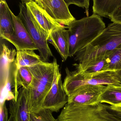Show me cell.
I'll return each mask as SVG.
<instances>
[{
    "mask_svg": "<svg viewBox=\"0 0 121 121\" xmlns=\"http://www.w3.org/2000/svg\"><path fill=\"white\" fill-rule=\"evenodd\" d=\"M29 94L27 88L21 87L16 100L10 101L9 112L15 121H30L29 105Z\"/></svg>",
    "mask_w": 121,
    "mask_h": 121,
    "instance_id": "12",
    "label": "cell"
},
{
    "mask_svg": "<svg viewBox=\"0 0 121 121\" xmlns=\"http://www.w3.org/2000/svg\"><path fill=\"white\" fill-rule=\"evenodd\" d=\"M67 6L74 4L80 7L85 8L87 16L89 15V8L90 0H63Z\"/></svg>",
    "mask_w": 121,
    "mask_h": 121,
    "instance_id": "23",
    "label": "cell"
},
{
    "mask_svg": "<svg viewBox=\"0 0 121 121\" xmlns=\"http://www.w3.org/2000/svg\"><path fill=\"white\" fill-rule=\"evenodd\" d=\"M30 117L33 121H58L53 117L51 111L45 109H42L37 113H31Z\"/></svg>",
    "mask_w": 121,
    "mask_h": 121,
    "instance_id": "22",
    "label": "cell"
},
{
    "mask_svg": "<svg viewBox=\"0 0 121 121\" xmlns=\"http://www.w3.org/2000/svg\"><path fill=\"white\" fill-rule=\"evenodd\" d=\"M76 68L77 70L90 74L109 70L108 63L106 57L92 60L82 67Z\"/></svg>",
    "mask_w": 121,
    "mask_h": 121,
    "instance_id": "20",
    "label": "cell"
},
{
    "mask_svg": "<svg viewBox=\"0 0 121 121\" xmlns=\"http://www.w3.org/2000/svg\"><path fill=\"white\" fill-rule=\"evenodd\" d=\"M66 28V26L63 25L56 28L53 30L48 40L54 46L63 61L69 57V36Z\"/></svg>",
    "mask_w": 121,
    "mask_h": 121,
    "instance_id": "13",
    "label": "cell"
},
{
    "mask_svg": "<svg viewBox=\"0 0 121 121\" xmlns=\"http://www.w3.org/2000/svg\"><path fill=\"white\" fill-rule=\"evenodd\" d=\"M10 74L12 79V85L15 95V100L18 96L19 87L27 88L32 81V73L27 67L16 68L11 65Z\"/></svg>",
    "mask_w": 121,
    "mask_h": 121,
    "instance_id": "15",
    "label": "cell"
},
{
    "mask_svg": "<svg viewBox=\"0 0 121 121\" xmlns=\"http://www.w3.org/2000/svg\"><path fill=\"white\" fill-rule=\"evenodd\" d=\"M121 44V23L109 24L90 44L74 55L77 68L92 60L105 57L108 53Z\"/></svg>",
    "mask_w": 121,
    "mask_h": 121,
    "instance_id": "1",
    "label": "cell"
},
{
    "mask_svg": "<svg viewBox=\"0 0 121 121\" xmlns=\"http://www.w3.org/2000/svg\"><path fill=\"white\" fill-rule=\"evenodd\" d=\"M9 121H15L14 117L11 114H10V117L9 118Z\"/></svg>",
    "mask_w": 121,
    "mask_h": 121,
    "instance_id": "28",
    "label": "cell"
},
{
    "mask_svg": "<svg viewBox=\"0 0 121 121\" xmlns=\"http://www.w3.org/2000/svg\"><path fill=\"white\" fill-rule=\"evenodd\" d=\"M99 102L112 106L121 105V84L107 85L99 97Z\"/></svg>",
    "mask_w": 121,
    "mask_h": 121,
    "instance_id": "19",
    "label": "cell"
},
{
    "mask_svg": "<svg viewBox=\"0 0 121 121\" xmlns=\"http://www.w3.org/2000/svg\"><path fill=\"white\" fill-rule=\"evenodd\" d=\"M57 60L52 62L42 61L37 65L28 67L33 76L28 88L30 113L41 110L43 104L54 82Z\"/></svg>",
    "mask_w": 121,
    "mask_h": 121,
    "instance_id": "2",
    "label": "cell"
},
{
    "mask_svg": "<svg viewBox=\"0 0 121 121\" xmlns=\"http://www.w3.org/2000/svg\"><path fill=\"white\" fill-rule=\"evenodd\" d=\"M36 2L62 25L68 26L76 20L63 0H38Z\"/></svg>",
    "mask_w": 121,
    "mask_h": 121,
    "instance_id": "10",
    "label": "cell"
},
{
    "mask_svg": "<svg viewBox=\"0 0 121 121\" xmlns=\"http://www.w3.org/2000/svg\"><path fill=\"white\" fill-rule=\"evenodd\" d=\"M10 11L14 24V31L13 35L5 40L12 44L17 51L38 50L37 48L20 18L14 15L10 9Z\"/></svg>",
    "mask_w": 121,
    "mask_h": 121,
    "instance_id": "8",
    "label": "cell"
},
{
    "mask_svg": "<svg viewBox=\"0 0 121 121\" xmlns=\"http://www.w3.org/2000/svg\"><path fill=\"white\" fill-rule=\"evenodd\" d=\"M25 5L29 14L45 32L48 40L53 30L62 26L53 18L36 1H31Z\"/></svg>",
    "mask_w": 121,
    "mask_h": 121,
    "instance_id": "11",
    "label": "cell"
},
{
    "mask_svg": "<svg viewBox=\"0 0 121 121\" xmlns=\"http://www.w3.org/2000/svg\"><path fill=\"white\" fill-rule=\"evenodd\" d=\"M8 110L5 103L0 104V121H9Z\"/></svg>",
    "mask_w": 121,
    "mask_h": 121,
    "instance_id": "24",
    "label": "cell"
},
{
    "mask_svg": "<svg viewBox=\"0 0 121 121\" xmlns=\"http://www.w3.org/2000/svg\"><path fill=\"white\" fill-rule=\"evenodd\" d=\"M68 102L67 96L63 86L62 75L57 62L55 64L54 82L45 97L42 109H49L52 112H59Z\"/></svg>",
    "mask_w": 121,
    "mask_h": 121,
    "instance_id": "7",
    "label": "cell"
},
{
    "mask_svg": "<svg viewBox=\"0 0 121 121\" xmlns=\"http://www.w3.org/2000/svg\"><path fill=\"white\" fill-rule=\"evenodd\" d=\"M112 75L117 82L121 84V69L113 71Z\"/></svg>",
    "mask_w": 121,
    "mask_h": 121,
    "instance_id": "26",
    "label": "cell"
},
{
    "mask_svg": "<svg viewBox=\"0 0 121 121\" xmlns=\"http://www.w3.org/2000/svg\"><path fill=\"white\" fill-rule=\"evenodd\" d=\"M93 12L99 16L109 17L121 5V0H93Z\"/></svg>",
    "mask_w": 121,
    "mask_h": 121,
    "instance_id": "18",
    "label": "cell"
},
{
    "mask_svg": "<svg viewBox=\"0 0 121 121\" xmlns=\"http://www.w3.org/2000/svg\"><path fill=\"white\" fill-rule=\"evenodd\" d=\"M69 36V57L86 47L106 28L101 16L94 14L66 26Z\"/></svg>",
    "mask_w": 121,
    "mask_h": 121,
    "instance_id": "3",
    "label": "cell"
},
{
    "mask_svg": "<svg viewBox=\"0 0 121 121\" xmlns=\"http://www.w3.org/2000/svg\"><path fill=\"white\" fill-rule=\"evenodd\" d=\"M65 70L66 75L63 86L67 96L77 88L84 85H119L121 84L113 77V71L111 70L90 74L77 70L71 71L67 67Z\"/></svg>",
    "mask_w": 121,
    "mask_h": 121,
    "instance_id": "5",
    "label": "cell"
},
{
    "mask_svg": "<svg viewBox=\"0 0 121 121\" xmlns=\"http://www.w3.org/2000/svg\"><path fill=\"white\" fill-rule=\"evenodd\" d=\"M106 86L103 85H86L80 87L67 96V103L91 105L99 103V97Z\"/></svg>",
    "mask_w": 121,
    "mask_h": 121,
    "instance_id": "9",
    "label": "cell"
},
{
    "mask_svg": "<svg viewBox=\"0 0 121 121\" xmlns=\"http://www.w3.org/2000/svg\"><path fill=\"white\" fill-rule=\"evenodd\" d=\"M42 59L33 50L17 51L15 60L12 66L16 68L21 67H30L41 62Z\"/></svg>",
    "mask_w": 121,
    "mask_h": 121,
    "instance_id": "17",
    "label": "cell"
},
{
    "mask_svg": "<svg viewBox=\"0 0 121 121\" xmlns=\"http://www.w3.org/2000/svg\"><path fill=\"white\" fill-rule=\"evenodd\" d=\"M14 24L6 0H0V37L6 40L13 34Z\"/></svg>",
    "mask_w": 121,
    "mask_h": 121,
    "instance_id": "16",
    "label": "cell"
},
{
    "mask_svg": "<svg viewBox=\"0 0 121 121\" xmlns=\"http://www.w3.org/2000/svg\"><path fill=\"white\" fill-rule=\"evenodd\" d=\"M20 13L18 16L28 31L37 48L40 56L43 61L47 62L53 55L48 44L47 38L45 32L34 18L29 14L26 6L20 3Z\"/></svg>",
    "mask_w": 121,
    "mask_h": 121,
    "instance_id": "6",
    "label": "cell"
},
{
    "mask_svg": "<svg viewBox=\"0 0 121 121\" xmlns=\"http://www.w3.org/2000/svg\"><path fill=\"white\" fill-rule=\"evenodd\" d=\"M32 121V119H31V121Z\"/></svg>",
    "mask_w": 121,
    "mask_h": 121,
    "instance_id": "29",
    "label": "cell"
},
{
    "mask_svg": "<svg viewBox=\"0 0 121 121\" xmlns=\"http://www.w3.org/2000/svg\"><path fill=\"white\" fill-rule=\"evenodd\" d=\"M119 106H120V105H119Z\"/></svg>",
    "mask_w": 121,
    "mask_h": 121,
    "instance_id": "30",
    "label": "cell"
},
{
    "mask_svg": "<svg viewBox=\"0 0 121 121\" xmlns=\"http://www.w3.org/2000/svg\"><path fill=\"white\" fill-rule=\"evenodd\" d=\"M105 57L108 63L109 70L121 69V44L108 53Z\"/></svg>",
    "mask_w": 121,
    "mask_h": 121,
    "instance_id": "21",
    "label": "cell"
},
{
    "mask_svg": "<svg viewBox=\"0 0 121 121\" xmlns=\"http://www.w3.org/2000/svg\"><path fill=\"white\" fill-rule=\"evenodd\" d=\"M58 121H121L110 113L106 104L78 105L67 103L57 118Z\"/></svg>",
    "mask_w": 121,
    "mask_h": 121,
    "instance_id": "4",
    "label": "cell"
},
{
    "mask_svg": "<svg viewBox=\"0 0 121 121\" xmlns=\"http://www.w3.org/2000/svg\"><path fill=\"white\" fill-rule=\"evenodd\" d=\"M21 0L22 1V3L26 4L27 3H29V2L32 1H35L37 2L38 0Z\"/></svg>",
    "mask_w": 121,
    "mask_h": 121,
    "instance_id": "27",
    "label": "cell"
},
{
    "mask_svg": "<svg viewBox=\"0 0 121 121\" xmlns=\"http://www.w3.org/2000/svg\"><path fill=\"white\" fill-rule=\"evenodd\" d=\"M17 50L10 49L4 43L1 44L0 57V89L8 82L10 77L11 65L15 60Z\"/></svg>",
    "mask_w": 121,
    "mask_h": 121,
    "instance_id": "14",
    "label": "cell"
},
{
    "mask_svg": "<svg viewBox=\"0 0 121 121\" xmlns=\"http://www.w3.org/2000/svg\"><path fill=\"white\" fill-rule=\"evenodd\" d=\"M109 18L112 22L121 23V5L113 13Z\"/></svg>",
    "mask_w": 121,
    "mask_h": 121,
    "instance_id": "25",
    "label": "cell"
}]
</instances>
